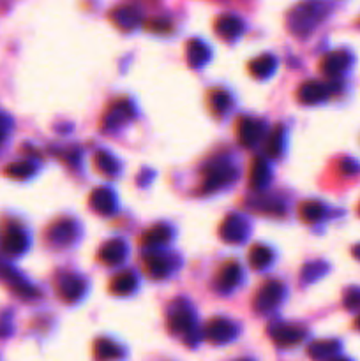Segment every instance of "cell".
Listing matches in <instances>:
<instances>
[{
	"label": "cell",
	"instance_id": "1",
	"mask_svg": "<svg viewBox=\"0 0 360 361\" xmlns=\"http://www.w3.org/2000/svg\"><path fill=\"white\" fill-rule=\"evenodd\" d=\"M325 12H327L325 2H321V0H304L290 12L288 28L299 37L308 36L323 20Z\"/></svg>",
	"mask_w": 360,
	"mask_h": 361
},
{
	"label": "cell",
	"instance_id": "2",
	"mask_svg": "<svg viewBox=\"0 0 360 361\" xmlns=\"http://www.w3.org/2000/svg\"><path fill=\"white\" fill-rule=\"evenodd\" d=\"M237 176V169L230 161L217 159L208 164L203 171V185L201 191L203 192H214L219 191L221 187L228 185Z\"/></svg>",
	"mask_w": 360,
	"mask_h": 361
},
{
	"label": "cell",
	"instance_id": "3",
	"mask_svg": "<svg viewBox=\"0 0 360 361\" xmlns=\"http://www.w3.org/2000/svg\"><path fill=\"white\" fill-rule=\"evenodd\" d=\"M194 322H197L194 312L186 300H177L175 303H172L168 313V328L173 333L188 338L194 331Z\"/></svg>",
	"mask_w": 360,
	"mask_h": 361
},
{
	"label": "cell",
	"instance_id": "4",
	"mask_svg": "<svg viewBox=\"0 0 360 361\" xmlns=\"http://www.w3.org/2000/svg\"><path fill=\"white\" fill-rule=\"evenodd\" d=\"M284 294V286L281 282L277 280H268L265 282L263 286L258 289L257 296H254V310L258 312H268V310H272L277 303L283 300Z\"/></svg>",
	"mask_w": 360,
	"mask_h": 361
},
{
	"label": "cell",
	"instance_id": "5",
	"mask_svg": "<svg viewBox=\"0 0 360 361\" xmlns=\"http://www.w3.org/2000/svg\"><path fill=\"white\" fill-rule=\"evenodd\" d=\"M249 233V224L242 215L232 214L221 224V238L226 243H242Z\"/></svg>",
	"mask_w": 360,
	"mask_h": 361
},
{
	"label": "cell",
	"instance_id": "6",
	"mask_svg": "<svg viewBox=\"0 0 360 361\" xmlns=\"http://www.w3.org/2000/svg\"><path fill=\"white\" fill-rule=\"evenodd\" d=\"M237 333V328L233 322H230L228 319L223 318H214L207 322L205 326V338L212 344H226L232 340Z\"/></svg>",
	"mask_w": 360,
	"mask_h": 361
},
{
	"label": "cell",
	"instance_id": "7",
	"mask_svg": "<svg viewBox=\"0 0 360 361\" xmlns=\"http://www.w3.org/2000/svg\"><path fill=\"white\" fill-rule=\"evenodd\" d=\"M132 116H134V106L131 104V101L119 99L108 107V112L103 118V125L104 129H117L119 125L131 120Z\"/></svg>",
	"mask_w": 360,
	"mask_h": 361
},
{
	"label": "cell",
	"instance_id": "8",
	"mask_svg": "<svg viewBox=\"0 0 360 361\" xmlns=\"http://www.w3.org/2000/svg\"><path fill=\"white\" fill-rule=\"evenodd\" d=\"M0 278L8 284L9 287H11L14 293L18 294V296L21 298H34L36 296V289H34L30 284H28L27 280H25L23 277H21L20 274H18L12 266L6 265V262L0 261Z\"/></svg>",
	"mask_w": 360,
	"mask_h": 361
},
{
	"label": "cell",
	"instance_id": "9",
	"mask_svg": "<svg viewBox=\"0 0 360 361\" xmlns=\"http://www.w3.org/2000/svg\"><path fill=\"white\" fill-rule=\"evenodd\" d=\"M263 132V123L257 118H251V116H244L237 123V136H239L240 145H244V147H254L261 139Z\"/></svg>",
	"mask_w": 360,
	"mask_h": 361
},
{
	"label": "cell",
	"instance_id": "10",
	"mask_svg": "<svg viewBox=\"0 0 360 361\" xmlns=\"http://www.w3.org/2000/svg\"><path fill=\"white\" fill-rule=\"evenodd\" d=\"M270 337L281 347H290L302 342L306 337V331L295 324H284V322H276L270 326Z\"/></svg>",
	"mask_w": 360,
	"mask_h": 361
},
{
	"label": "cell",
	"instance_id": "11",
	"mask_svg": "<svg viewBox=\"0 0 360 361\" xmlns=\"http://www.w3.org/2000/svg\"><path fill=\"white\" fill-rule=\"evenodd\" d=\"M78 234V226L74 220L71 218H64V220H59V223L53 224L48 229V238L53 245L57 247H66L69 243L74 242Z\"/></svg>",
	"mask_w": 360,
	"mask_h": 361
},
{
	"label": "cell",
	"instance_id": "12",
	"mask_svg": "<svg viewBox=\"0 0 360 361\" xmlns=\"http://www.w3.org/2000/svg\"><path fill=\"white\" fill-rule=\"evenodd\" d=\"M28 247V238L20 226H9L2 236V249L11 256L23 254Z\"/></svg>",
	"mask_w": 360,
	"mask_h": 361
},
{
	"label": "cell",
	"instance_id": "13",
	"mask_svg": "<svg viewBox=\"0 0 360 361\" xmlns=\"http://www.w3.org/2000/svg\"><path fill=\"white\" fill-rule=\"evenodd\" d=\"M328 96H330V90L327 85L320 83V81H306L297 90V99L302 104H309V106L321 103Z\"/></svg>",
	"mask_w": 360,
	"mask_h": 361
},
{
	"label": "cell",
	"instance_id": "14",
	"mask_svg": "<svg viewBox=\"0 0 360 361\" xmlns=\"http://www.w3.org/2000/svg\"><path fill=\"white\" fill-rule=\"evenodd\" d=\"M143 262H145V271H147L152 278H156V280H161V278L170 275V271L173 270V265L172 261H170L168 256L161 254V252H157V250L148 252V254L145 256Z\"/></svg>",
	"mask_w": 360,
	"mask_h": 361
},
{
	"label": "cell",
	"instance_id": "15",
	"mask_svg": "<svg viewBox=\"0 0 360 361\" xmlns=\"http://www.w3.org/2000/svg\"><path fill=\"white\" fill-rule=\"evenodd\" d=\"M85 289H87V282L80 277H74V275L64 277L59 282L60 298L68 303L78 302V300L83 296Z\"/></svg>",
	"mask_w": 360,
	"mask_h": 361
},
{
	"label": "cell",
	"instance_id": "16",
	"mask_svg": "<svg viewBox=\"0 0 360 361\" xmlns=\"http://www.w3.org/2000/svg\"><path fill=\"white\" fill-rule=\"evenodd\" d=\"M350 62H352V56L346 52H332L323 56L320 68L321 71H323V74L330 76V78H336V76L343 74V72L348 69Z\"/></svg>",
	"mask_w": 360,
	"mask_h": 361
},
{
	"label": "cell",
	"instance_id": "17",
	"mask_svg": "<svg viewBox=\"0 0 360 361\" xmlns=\"http://www.w3.org/2000/svg\"><path fill=\"white\" fill-rule=\"evenodd\" d=\"M88 203H90V208L99 215H112L117 207L115 196L106 187H99V189L92 191Z\"/></svg>",
	"mask_w": 360,
	"mask_h": 361
},
{
	"label": "cell",
	"instance_id": "18",
	"mask_svg": "<svg viewBox=\"0 0 360 361\" xmlns=\"http://www.w3.org/2000/svg\"><path fill=\"white\" fill-rule=\"evenodd\" d=\"M128 256V245L120 238H113L104 243L99 250V259L104 265H120Z\"/></svg>",
	"mask_w": 360,
	"mask_h": 361
},
{
	"label": "cell",
	"instance_id": "19",
	"mask_svg": "<svg viewBox=\"0 0 360 361\" xmlns=\"http://www.w3.org/2000/svg\"><path fill=\"white\" fill-rule=\"evenodd\" d=\"M240 278H242V268H240L239 262L230 261L217 274V287L221 291H230L239 284Z\"/></svg>",
	"mask_w": 360,
	"mask_h": 361
},
{
	"label": "cell",
	"instance_id": "20",
	"mask_svg": "<svg viewBox=\"0 0 360 361\" xmlns=\"http://www.w3.org/2000/svg\"><path fill=\"white\" fill-rule=\"evenodd\" d=\"M244 30V23L242 20L237 17H232V14H226V17H221L219 20L216 21V32L217 36H221L223 39L232 41L235 37H239Z\"/></svg>",
	"mask_w": 360,
	"mask_h": 361
},
{
	"label": "cell",
	"instance_id": "21",
	"mask_svg": "<svg viewBox=\"0 0 360 361\" xmlns=\"http://www.w3.org/2000/svg\"><path fill=\"white\" fill-rule=\"evenodd\" d=\"M270 180V167L265 163V159L257 157L251 164V171H249V185L254 189V191H261L265 185Z\"/></svg>",
	"mask_w": 360,
	"mask_h": 361
},
{
	"label": "cell",
	"instance_id": "22",
	"mask_svg": "<svg viewBox=\"0 0 360 361\" xmlns=\"http://www.w3.org/2000/svg\"><path fill=\"white\" fill-rule=\"evenodd\" d=\"M137 275L132 274V271L126 270L113 277L112 284H110V291H112L113 294H117V296H128V294H131L132 291L137 289Z\"/></svg>",
	"mask_w": 360,
	"mask_h": 361
},
{
	"label": "cell",
	"instance_id": "23",
	"mask_svg": "<svg viewBox=\"0 0 360 361\" xmlns=\"http://www.w3.org/2000/svg\"><path fill=\"white\" fill-rule=\"evenodd\" d=\"M112 20L115 21V25L126 32L137 28L138 23H140V14L134 8H129V6H124V8H117L115 11L112 12Z\"/></svg>",
	"mask_w": 360,
	"mask_h": 361
},
{
	"label": "cell",
	"instance_id": "24",
	"mask_svg": "<svg viewBox=\"0 0 360 361\" xmlns=\"http://www.w3.org/2000/svg\"><path fill=\"white\" fill-rule=\"evenodd\" d=\"M337 351H339V342L337 340H318L309 345L308 353L314 361H323L332 360Z\"/></svg>",
	"mask_w": 360,
	"mask_h": 361
},
{
	"label": "cell",
	"instance_id": "25",
	"mask_svg": "<svg viewBox=\"0 0 360 361\" xmlns=\"http://www.w3.org/2000/svg\"><path fill=\"white\" fill-rule=\"evenodd\" d=\"M170 238H172V227L166 226V224H156V226H152L143 234V240H141V242H143L145 247L156 249V247L168 243Z\"/></svg>",
	"mask_w": 360,
	"mask_h": 361
},
{
	"label": "cell",
	"instance_id": "26",
	"mask_svg": "<svg viewBox=\"0 0 360 361\" xmlns=\"http://www.w3.org/2000/svg\"><path fill=\"white\" fill-rule=\"evenodd\" d=\"M94 358L97 361H117L122 358V349L108 338H99L94 344Z\"/></svg>",
	"mask_w": 360,
	"mask_h": 361
},
{
	"label": "cell",
	"instance_id": "27",
	"mask_svg": "<svg viewBox=\"0 0 360 361\" xmlns=\"http://www.w3.org/2000/svg\"><path fill=\"white\" fill-rule=\"evenodd\" d=\"M188 62L191 68H201L208 62L210 59V50H208L207 44L201 43L200 39H192L191 43L188 44Z\"/></svg>",
	"mask_w": 360,
	"mask_h": 361
},
{
	"label": "cell",
	"instance_id": "28",
	"mask_svg": "<svg viewBox=\"0 0 360 361\" xmlns=\"http://www.w3.org/2000/svg\"><path fill=\"white\" fill-rule=\"evenodd\" d=\"M274 69H276V59L272 55H260L257 59L252 60L249 64V72H251L257 80H263V78H268L272 74Z\"/></svg>",
	"mask_w": 360,
	"mask_h": 361
},
{
	"label": "cell",
	"instance_id": "29",
	"mask_svg": "<svg viewBox=\"0 0 360 361\" xmlns=\"http://www.w3.org/2000/svg\"><path fill=\"white\" fill-rule=\"evenodd\" d=\"M94 164H96L97 171H99L101 175L108 176V178H113V176L119 175L120 171V164L119 161L113 157L112 154H108V152H97L96 157H94Z\"/></svg>",
	"mask_w": 360,
	"mask_h": 361
},
{
	"label": "cell",
	"instance_id": "30",
	"mask_svg": "<svg viewBox=\"0 0 360 361\" xmlns=\"http://www.w3.org/2000/svg\"><path fill=\"white\" fill-rule=\"evenodd\" d=\"M272 250L265 245H254L251 249V252H249V262H251V266L254 270H263V268H267V266L272 262Z\"/></svg>",
	"mask_w": 360,
	"mask_h": 361
},
{
	"label": "cell",
	"instance_id": "31",
	"mask_svg": "<svg viewBox=\"0 0 360 361\" xmlns=\"http://www.w3.org/2000/svg\"><path fill=\"white\" fill-rule=\"evenodd\" d=\"M208 106H210L214 115H224L232 106V97L228 96V92L212 90L208 96Z\"/></svg>",
	"mask_w": 360,
	"mask_h": 361
},
{
	"label": "cell",
	"instance_id": "32",
	"mask_svg": "<svg viewBox=\"0 0 360 361\" xmlns=\"http://www.w3.org/2000/svg\"><path fill=\"white\" fill-rule=\"evenodd\" d=\"M300 218L304 220V223H318L321 217L325 215V207L321 205L320 201H306L300 205Z\"/></svg>",
	"mask_w": 360,
	"mask_h": 361
},
{
	"label": "cell",
	"instance_id": "33",
	"mask_svg": "<svg viewBox=\"0 0 360 361\" xmlns=\"http://www.w3.org/2000/svg\"><path fill=\"white\" fill-rule=\"evenodd\" d=\"M283 143H284V129L276 127L270 134H268L267 141H265V152H267L268 157H279L281 152H283Z\"/></svg>",
	"mask_w": 360,
	"mask_h": 361
},
{
	"label": "cell",
	"instance_id": "34",
	"mask_svg": "<svg viewBox=\"0 0 360 361\" xmlns=\"http://www.w3.org/2000/svg\"><path fill=\"white\" fill-rule=\"evenodd\" d=\"M34 173H36V166L32 163H27V161L9 164L8 169H6V175L14 180H25L28 176H32Z\"/></svg>",
	"mask_w": 360,
	"mask_h": 361
},
{
	"label": "cell",
	"instance_id": "35",
	"mask_svg": "<svg viewBox=\"0 0 360 361\" xmlns=\"http://www.w3.org/2000/svg\"><path fill=\"white\" fill-rule=\"evenodd\" d=\"M325 271H327V266H325V262H312V265L306 266L302 277H304V280L312 282V280H317L318 277H321Z\"/></svg>",
	"mask_w": 360,
	"mask_h": 361
},
{
	"label": "cell",
	"instance_id": "36",
	"mask_svg": "<svg viewBox=\"0 0 360 361\" xmlns=\"http://www.w3.org/2000/svg\"><path fill=\"white\" fill-rule=\"evenodd\" d=\"M257 210L265 212V214H268V215H283L284 214L283 205H281L279 201H276V199H261L260 208H257Z\"/></svg>",
	"mask_w": 360,
	"mask_h": 361
},
{
	"label": "cell",
	"instance_id": "37",
	"mask_svg": "<svg viewBox=\"0 0 360 361\" xmlns=\"http://www.w3.org/2000/svg\"><path fill=\"white\" fill-rule=\"evenodd\" d=\"M344 307L348 310L360 309V287H352L344 294Z\"/></svg>",
	"mask_w": 360,
	"mask_h": 361
},
{
	"label": "cell",
	"instance_id": "38",
	"mask_svg": "<svg viewBox=\"0 0 360 361\" xmlns=\"http://www.w3.org/2000/svg\"><path fill=\"white\" fill-rule=\"evenodd\" d=\"M359 163L353 159H344L341 163V171H343L344 175H355V173H359Z\"/></svg>",
	"mask_w": 360,
	"mask_h": 361
},
{
	"label": "cell",
	"instance_id": "39",
	"mask_svg": "<svg viewBox=\"0 0 360 361\" xmlns=\"http://www.w3.org/2000/svg\"><path fill=\"white\" fill-rule=\"evenodd\" d=\"M148 28L150 30H154V32H168L170 30V23L166 20H156V21H150V25H148Z\"/></svg>",
	"mask_w": 360,
	"mask_h": 361
},
{
	"label": "cell",
	"instance_id": "40",
	"mask_svg": "<svg viewBox=\"0 0 360 361\" xmlns=\"http://www.w3.org/2000/svg\"><path fill=\"white\" fill-rule=\"evenodd\" d=\"M9 127H11V120H9L6 115H2V113H0V129L9 131Z\"/></svg>",
	"mask_w": 360,
	"mask_h": 361
},
{
	"label": "cell",
	"instance_id": "41",
	"mask_svg": "<svg viewBox=\"0 0 360 361\" xmlns=\"http://www.w3.org/2000/svg\"><path fill=\"white\" fill-rule=\"evenodd\" d=\"M353 256H355V258L360 261V245L353 247Z\"/></svg>",
	"mask_w": 360,
	"mask_h": 361
},
{
	"label": "cell",
	"instance_id": "42",
	"mask_svg": "<svg viewBox=\"0 0 360 361\" xmlns=\"http://www.w3.org/2000/svg\"><path fill=\"white\" fill-rule=\"evenodd\" d=\"M6 132H8V131H4V129H0V143H2V141H4Z\"/></svg>",
	"mask_w": 360,
	"mask_h": 361
},
{
	"label": "cell",
	"instance_id": "43",
	"mask_svg": "<svg viewBox=\"0 0 360 361\" xmlns=\"http://www.w3.org/2000/svg\"><path fill=\"white\" fill-rule=\"evenodd\" d=\"M330 361H350V360H346V358H332Z\"/></svg>",
	"mask_w": 360,
	"mask_h": 361
},
{
	"label": "cell",
	"instance_id": "44",
	"mask_svg": "<svg viewBox=\"0 0 360 361\" xmlns=\"http://www.w3.org/2000/svg\"><path fill=\"white\" fill-rule=\"evenodd\" d=\"M355 326H357V328H359V329H360V316H359V318H357V321H355Z\"/></svg>",
	"mask_w": 360,
	"mask_h": 361
},
{
	"label": "cell",
	"instance_id": "45",
	"mask_svg": "<svg viewBox=\"0 0 360 361\" xmlns=\"http://www.w3.org/2000/svg\"><path fill=\"white\" fill-rule=\"evenodd\" d=\"M244 361H246V360H244Z\"/></svg>",
	"mask_w": 360,
	"mask_h": 361
}]
</instances>
